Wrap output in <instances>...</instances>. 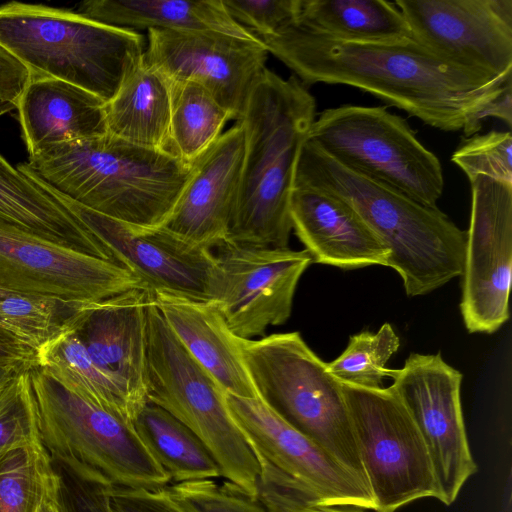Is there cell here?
<instances>
[{
  "mask_svg": "<svg viewBox=\"0 0 512 512\" xmlns=\"http://www.w3.org/2000/svg\"><path fill=\"white\" fill-rule=\"evenodd\" d=\"M38 366L37 352L0 327V373Z\"/></svg>",
  "mask_w": 512,
  "mask_h": 512,
  "instance_id": "41",
  "label": "cell"
},
{
  "mask_svg": "<svg viewBox=\"0 0 512 512\" xmlns=\"http://www.w3.org/2000/svg\"><path fill=\"white\" fill-rule=\"evenodd\" d=\"M109 503L113 512H184L170 497L167 488L147 490L111 485Z\"/></svg>",
  "mask_w": 512,
  "mask_h": 512,
  "instance_id": "39",
  "label": "cell"
},
{
  "mask_svg": "<svg viewBox=\"0 0 512 512\" xmlns=\"http://www.w3.org/2000/svg\"><path fill=\"white\" fill-rule=\"evenodd\" d=\"M39 512H43V511H42V506H41V508H40V511H39Z\"/></svg>",
  "mask_w": 512,
  "mask_h": 512,
  "instance_id": "47",
  "label": "cell"
},
{
  "mask_svg": "<svg viewBox=\"0 0 512 512\" xmlns=\"http://www.w3.org/2000/svg\"><path fill=\"white\" fill-rule=\"evenodd\" d=\"M315 115V98L306 85L294 75L284 79L265 70L238 121L245 153L225 242L289 247L295 167Z\"/></svg>",
  "mask_w": 512,
  "mask_h": 512,
  "instance_id": "4",
  "label": "cell"
},
{
  "mask_svg": "<svg viewBox=\"0 0 512 512\" xmlns=\"http://www.w3.org/2000/svg\"><path fill=\"white\" fill-rule=\"evenodd\" d=\"M294 23L342 41L384 43L412 38L400 9L385 0H301Z\"/></svg>",
  "mask_w": 512,
  "mask_h": 512,
  "instance_id": "27",
  "label": "cell"
},
{
  "mask_svg": "<svg viewBox=\"0 0 512 512\" xmlns=\"http://www.w3.org/2000/svg\"><path fill=\"white\" fill-rule=\"evenodd\" d=\"M78 328L63 331L37 350L39 369L69 392L133 425L138 413L115 382L94 363Z\"/></svg>",
  "mask_w": 512,
  "mask_h": 512,
  "instance_id": "28",
  "label": "cell"
},
{
  "mask_svg": "<svg viewBox=\"0 0 512 512\" xmlns=\"http://www.w3.org/2000/svg\"><path fill=\"white\" fill-rule=\"evenodd\" d=\"M258 39L211 30H148L144 58L170 82L195 81L239 121L265 70Z\"/></svg>",
  "mask_w": 512,
  "mask_h": 512,
  "instance_id": "15",
  "label": "cell"
},
{
  "mask_svg": "<svg viewBox=\"0 0 512 512\" xmlns=\"http://www.w3.org/2000/svg\"><path fill=\"white\" fill-rule=\"evenodd\" d=\"M0 46L30 77L80 87L106 103L144 54L143 36L78 12L11 1L0 6Z\"/></svg>",
  "mask_w": 512,
  "mask_h": 512,
  "instance_id": "5",
  "label": "cell"
},
{
  "mask_svg": "<svg viewBox=\"0 0 512 512\" xmlns=\"http://www.w3.org/2000/svg\"><path fill=\"white\" fill-rule=\"evenodd\" d=\"M17 168L93 212L158 227L175 206L192 163L106 133L53 145Z\"/></svg>",
  "mask_w": 512,
  "mask_h": 512,
  "instance_id": "2",
  "label": "cell"
},
{
  "mask_svg": "<svg viewBox=\"0 0 512 512\" xmlns=\"http://www.w3.org/2000/svg\"><path fill=\"white\" fill-rule=\"evenodd\" d=\"M0 220L48 240L117 263L108 248L82 221L33 178L12 166L1 154Z\"/></svg>",
  "mask_w": 512,
  "mask_h": 512,
  "instance_id": "24",
  "label": "cell"
},
{
  "mask_svg": "<svg viewBox=\"0 0 512 512\" xmlns=\"http://www.w3.org/2000/svg\"><path fill=\"white\" fill-rule=\"evenodd\" d=\"M40 440L27 370L0 373V459Z\"/></svg>",
  "mask_w": 512,
  "mask_h": 512,
  "instance_id": "34",
  "label": "cell"
},
{
  "mask_svg": "<svg viewBox=\"0 0 512 512\" xmlns=\"http://www.w3.org/2000/svg\"><path fill=\"white\" fill-rule=\"evenodd\" d=\"M256 497L267 512H362L324 505L309 489L271 467L261 470Z\"/></svg>",
  "mask_w": 512,
  "mask_h": 512,
  "instance_id": "37",
  "label": "cell"
},
{
  "mask_svg": "<svg viewBox=\"0 0 512 512\" xmlns=\"http://www.w3.org/2000/svg\"><path fill=\"white\" fill-rule=\"evenodd\" d=\"M133 425L171 482L223 477L219 464L204 443L164 409L147 403Z\"/></svg>",
  "mask_w": 512,
  "mask_h": 512,
  "instance_id": "29",
  "label": "cell"
},
{
  "mask_svg": "<svg viewBox=\"0 0 512 512\" xmlns=\"http://www.w3.org/2000/svg\"><path fill=\"white\" fill-rule=\"evenodd\" d=\"M167 491L184 512H267L257 497L229 481L213 479L172 483Z\"/></svg>",
  "mask_w": 512,
  "mask_h": 512,
  "instance_id": "36",
  "label": "cell"
},
{
  "mask_svg": "<svg viewBox=\"0 0 512 512\" xmlns=\"http://www.w3.org/2000/svg\"><path fill=\"white\" fill-rule=\"evenodd\" d=\"M170 83L169 153L191 164L219 138L232 116L201 84Z\"/></svg>",
  "mask_w": 512,
  "mask_h": 512,
  "instance_id": "30",
  "label": "cell"
},
{
  "mask_svg": "<svg viewBox=\"0 0 512 512\" xmlns=\"http://www.w3.org/2000/svg\"><path fill=\"white\" fill-rule=\"evenodd\" d=\"M55 485L41 441L13 449L0 459V512H39Z\"/></svg>",
  "mask_w": 512,
  "mask_h": 512,
  "instance_id": "31",
  "label": "cell"
},
{
  "mask_svg": "<svg viewBox=\"0 0 512 512\" xmlns=\"http://www.w3.org/2000/svg\"><path fill=\"white\" fill-rule=\"evenodd\" d=\"M244 153V128L237 121L192 162L191 174L161 226L212 250L223 244L237 201Z\"/></svg>",
  "mask_w": 512,
  "mask_h": 512,
  "instance_id": "19",
  "label": "cell"
},
{
  "mask_svg": "<svg viewBox=\"0 0 512 512\" xmlns=\"http://www.w3.org/2000/svg\"><path fill=\"white\" fill-rule=\"evenodd\" d=\"M43 512H62L56 498V485L55 488L49 493L42 504Z\"/></svg>",
  "mask_w": 512,
  "mask_h": 512,
  "instance_id": "44",
  "label": "cell"
},
{
  "mask_svg": "<svg viewBox=\"0 0 512 512\" xmlns=\"http://www.w3.org/2000/svg\"><path fill=\"white\" fill-rule=\"evenodd\" d=\"M171 83L142 56L105 105L107 133L169 153Z\"/></svg>",
  "mask_w": 512,
  "mask_h": 512,
  "instance_id": "26",
  "label": "cell"
},
{
  "mask_svg": "<svg viewBox=\"0 0 512 512\" xmlns=\"http://www.w3.org/2000/svg\"><path fill=\"white\" fill-rule=\"evenodd\" d=\"M400 339L389 323L376 333L363 331L350 337L346 349L332 362L329 372L341 383L369 389L383 387V379L390 378L392 369L387 361L397 352Z\"/></svg>",
  "mask_w": 512,
  "mask_h": 512,
  "instance_id": "33",
  "label": "cell"
},
{
  "mask_svg": "<svg viewBox=\"0 0 512 512\" xmlns=\"http://www.w3.org/2000/svg\"><path fill=\"white\" fill-rule=\"evenodd\" d=\"M293 184L347 204L389 250L388 267L401 276L408 296L428 294L461 276L467 233L438 207L424 206L346 168L307 138Z\"/></svg>",
  "mask_w": 512,
  "mask_h": 512,
  "instance_id": "3",
  "label": "cell"
},
{
  "mask_svg": "<svg viewBox=\"0 0 512 512\" xmlns=\"http://www.w3.org/2000/svg\"><path fill=\"white\" fill-rule=\"evenodd\" d=\"M210 301L237 338L285 323L297 284L312 263L306 250L225 242L216 248Z\"/></svg>",
  "mask_w": 512,
  "mask_h": 512,
  "instance_id": "13",
  "label": "cell"
},
{
  "mask_svg": "<svg viewBox=\"0 0 512 512\" xmlns=\"http://www.w3.org/2000/svg\"><path fill=\"white\" fill-rule=\"evenodd\" d=\"M29 80L27 68L0 46V98L17 106Z\"/></svg>",
  "mask_w": 512,
  "mask_h": 512,
  "instance_id": "42",
  "label": "cell"
},
{
  "mask_svg": "<svg viewBox=\"0 0 512 512\" xmlns=\"http://www.w3.org/2000/svg\"><path fill=\"white\" fill-rule=\"evenodd\" d=\"M307 139L346 168L437 207L444 189L439 159L386 107L326 109L313 121Z\"/></svg>",
  "mask_w": 512,
  "mask_h": 512,
  "instance_id": "9",
  "label": "cell"
},
{
  "mask_svg": "<svg viewBox=\"0 0 512 512\" xmlns=\"http://www.w3.org/2000/svg\"><path fill=\"white\" fill-rule=\"evenodd\" d=\"M289 210L292 230L312 263L341 269L388 267L387 247L338 198L313 187L293 184Z\"/></svg>",
  "mask_w": 512,
  "mask_h": 512,
  "instance_id": "21",
  "label": "cell"
},
{
  "mask_svg": "<svg viewBox=\"0 0 512 512\" xmlns=\"http://www.w3.org/2000/svg\"><path fill=\"white\" fill-rule=\"evenodd\" d=\"M469 180L484 176L512 184V134L490 131L462 140L451 157Z\"/></svg>",
  "mask_w": 512,
  "mask_h": 512,
  "instance_id": "35",
  "label": "cell"
},
{
  "mask_svg": "<svg viewBox=\"0 0 512 512\" xmlns=\"http://www.w3.org/2000/svg\"><path fill=\"white\" fill-rule=\"evenodd\" d=\"M27 377L40 440L50 457L90 469L112 486L159 490L170 485L134 425L69 392L38 366L28 369Z\"/></svg>",
  "mask_w": 512,
  "mask_h": 512,
  "instance_id": "8",
  "label": "cell"
},
{
  "mask_svg": "<svg viewBox=\"0 0 512 512\" xmlns=\"http://www.w3.org/2000/svg\"><path fill=\"white\" fill-rule=\"evenodd\" d=\"M62 512H113L109 487L100 481H81L63 489L58 495Z\"/></svg>",
  "mask_w": 512,
  "mask_h": 512,
  "instance_id": "40",
  "label": "cell"
},
{
  "mask_svg": "<svg viewBox=\"0 0 512 512\" xmlns=\"http://www.w3.org/2000/svg\"><path fill=\"white\" fill-rule=\"evenodd\" d=\"M412 38L489 76L512 73V0H397Z\"/></svg>",
  "mask_w": 512,
  "mask_h": 512,
  "instance_id": "17",
  "label": "cell"
},
{
  "mask_svg": "<svg viewBox=\"0 0 512 512\" xmlns=\"http://www.w3.org/2000/svg\"><path fill=\"white\" fill-rule=\"evenodd\" d=\"M78 13L96 22L129 30H211L257 37L235 22L222 0H89Z\"/></svg>",
  "mask_w": 512,
  "mask_h": 512,
  "instance_id": "25",
  "label": "cell"
},
{
  "mask_svg": "<svg viewBox=\"0 0 512 512\" xmlns=\"http://www.w3.org/2000/svg\"><path fill=\"white\" fill-rule=\"evenodd\" d=\"M153 291L135 288L86 311L78 334L94 363L139 412L146 395L147 307Z\"/></svg>",
  "mask_w": 512,
  "mask_h": 512,
  "instance_id": "20",
  "label": "cell"
},
{
  "mask_svg": "<svg viewBox=\"0 0 512 512\" xmlns=\"http://www.w3.org/2000/svg\"><path fill=\"white\" fill-rule=\"evenodd\" d=\"M14 109H16L15 104H13L10 101L0 98V116L4 115L6 113H9Z\"/></svg>",
  "mask_w": 512,
  "mask_h": 512,
  "instance_id": "45",
  "label": "cell"
},
{
  "mask_svg": "<svg viewBox=\"0 0 512 512\" xmlns=\"http://www.w3.org/2000/svg\"><path fill=\"white\" fill-rule=\"evenodd\" d=\"M9 294H14V293H11V292H9V291H6V290H4V289L0 288V297L7 296V295H9Z\"/></svg>",
  "mask_w": 512,
  "mask_h": 512,
  "instance_id": "46",
  "label": "cell"
},
{
  "mask_svg": "<svg viewBox=\"0 0 512 512\" xmlns=\"http://www.w3.org/2000/svg\"><path fill=\"white\" fill-rule=\"evenodd\" d=\"M0 288L86 312L115 295L149 289L125 267L0 220ZM150 290V289H149Z\"/></svg>",
  "mask_w": 512,
  "mask_h": 512,
  "instance_id": "11",
  "label": "cell"
},
{
  "mask_svg": "<svg viewBox=\"0 0 512 512\" xmlns=\"http://www.w3.org/2000/svg\"><path fill=\"white\" fill-rule=\"evenodd\" d=\"M258 39L306 86H352L444 131L462 130L512 82V73L489 76L459 67L413 38L384 43L342 41L293 22Z\"/></svg>",
  "mask_w": 512,
  "mask_h": 512,
  "instance_id": "1",
  "label": "cell"
},
{
  "mask_svg": "<svg viewBox=\"0 0 512 512\" xmlns=\"http://www.w3.org/2000/svg\"><path fill=\"white\" fill-rule=\"evenodd\" d=\"M341 385L374 512H395L421 498L437 499L424 440L393 390Z\"/></svg>",
  "mask_w": 512,
  "mask_h": 512,
  "instance_id": "10",
  "label": "cell"
},
{
  "mask_svg": "<svg viewBox=\"0 0 512 512\" xmlns=\"http://www.w3.org/2000/svg\"><path fill=\"white\" fill-rule=\"evenodd\" d=\"M82 313L47 297H0V327L36 352L63 331L79 327Z\"/></svg>",
  "mask_w": 512,
  "mask_h": 512,
  "instance_id": "32",
  "label": "cell"
},
{
  "mask_svg": "<svg viewBox=\"0 0 512 512\" xmlns=\"http://www.w3.org/2000/svg\"><path fill=\"white\" fill-rule=\"evenodd\" d=\"M469 182L471 212L460 311L470 333L491 334L509 318L512 184L484 176Z\"/></svg>",
  "mask_w": 512,
  "mask_h": 512,
  "instance_id": "14",
  "label": "cell"
},
{
  "mask_svg": "<svg viewBox=\"0 0 512 512\" xmlns=\"http://www.w3.org/2000/svg\"><path fill=\"white\" fill-rule=\"evenodd\" d=\"M228 15L257 38L274 35L293 23L301 0H222Z\"/></svg>",
  "mask_w": 512,
  "mask_h": 512,
  "instance_id": "38",
  "label": "cell"
},
{
  "mask_svg": "<svg viewBox=\"0 0 512 512\" xmlns=\"http://www.w3.org/2000/svg\"><path fill=\"white\" fill-rule=\"evenodd\" d=\"M487 118H497L507 124L509 128L512 125V82L508 83L503 90L485 104L463 127V133L470 137L479 132L482 128V122Z\"/></svg>",
  "mask_w": 512,
  "mask_h": 512,
  "instance_id": "43",
  "label": "cell"
},
{
  "mask_svg": "<svg viewBox=\"0 0 512 512\" xmlns=\"http://www.w3.org/2000/svg\"><path fill=\"white\" fill-rule=\"evenodd\" d=\"M154 303L190 355L219 383L239 397H258L234 336L217 308L166 292H153Z\"/></svg>",
  "mask_w": 512,
  "mask_h": 512,
  "instance_id": "23",
  "label": "cell"
},
{
  "mask_svg": "<svg viewBox=\"0 0 512 512\" xmlns=\"http://www.w3.org/2000/svg\"><path fill=\"white\" fill-rule=\"evenodd\" d=\"M226 403L259 463L300 483L324 505L374 511L375 502L367 484L281 419L259 397L226 393Z\"/></svg>",
  "mask_w": 512,
  "mask_h": 512,
  "instance_id": "18",
  "label": "cell"
},
{
  "mask_svg": "<svg viewBox=\"0 0 512 512\" xmlns=\"http://www.w3.org/2000/svg\"><path fill=\"white\" fill-rule=\"evenodd\" d=\"M236 342L257 396L368 485L341 382L300 333Z\"/></svg>",
  "mask_w": 512,
  "mask_h": 512,
  "instance_id": "6",
  "label": "cell"
},
{
  "mask_svg": "<svg viewBox=\"0 0 512 512\" xmlns=\"http://www.w3.org/2000/svg\"><path fill=\"white\" fill-rule=\"evenodd\" d=\"M146 395L204 443L227 481L256 496L261 466L228 410L226 392L184 348L154 297L147 307Z\"/></svg>",
  "mask_w": 512,
  "mask_h": 512,
  "instance_id": "7",
  "label": "cell"
},
{
  "mask_svg": "<svg viewBox=\"0 0 512 512\" xmlns=\"http://www.w3.org/2000/svg\"><path fill=\"white\" fill-rule=\"evenodd\" d=\"M38 184L82 221L114 260L151 291L210 301L215 272L212 249L189 242L162 226L140 227L111 219Z\"/></svg>",
  "mask_w": 512,
  "mask_h": 512,
  "instance_id": "16",
  "label": "cell"
},
{
  "mask_svg": "<svg viewBox=\"0 0 512 512\" xmlns=\"http://www.w3.org/2000/svg\"><path fill=\"white\" fill-rule=\"evenodd\" d=\"M106 102L68 82L30 77L16 109L29 156L107 133Z\"/></svg>",
  "mask_w": 512,
  "mask_h": 512,
  "instance_id": "22",
  "label": "cell"
},
{
  "mask_svg": "<svg viewBox=\"0 0 512 512\" xmlns=\"http://www.w3.org/2000/svg\"><path fill=\"white\" fill-rule=\"evenodd\" d=\"M462 374L441 354L411 353L392 369L389 386L407 409L426 445L437 484V499L451 505L477 471L461 407Z\"/></svg>",
  "mask_w": 512,
  "mask_h": 512,
  "instance_id": "12",
  "label": "cell"
}]
</instances>
